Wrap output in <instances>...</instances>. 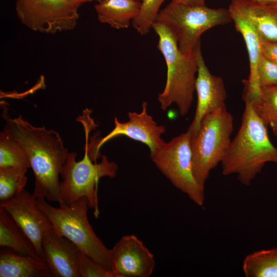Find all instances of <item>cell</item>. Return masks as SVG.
<instances>
[{"label": "cell", "instance_id": "23", "mask_svg": "<svg viewBox=\"0 0 277 277\" xmlns=\"http://www.w3.org/2000/svg\"><path fill=\"white\" fill-rule=\"evenodd\" d=\"M27 170L13 168H0V201L3 202L20 193L27 182Z\"/></svg>", "mask_w": 277, "mask_h": 277}, {"label": "cell", "instance_id": "15", "mask_svg": "<svg viewBox=\"0 0 277 277\" xmlns=\"http://www.w3.org/2000/svg\"><path fill=\"white\" fill-rule=\"evenodd\" d=\"M235 28L243 36L249 60L250 74L245 81L243 98L252 100L260 95L258 67L261 56V39L255 29L236 0H232L228 8Z\"/></svg>", "mask_w": 277, "mask_h": 277}, {"label": "cell", "instance_id": "6", "mask_svg": "<svg viewBox=\"0 0 277 277\" xmlns=\"http://www.w3.org/2000/svg\"><path fill=\"white\" fill-rule=\"evenodd\" d=\"M232 21L228 9L192 6L171 1L160 10L155 22L167 26L175 36L180 51H194L201 35L214 27Z\"/></svg>", "mask_w": 277, "mask_h": 277}, {"label": "cell", "instance_id": "16", "mask_svg": "<svg viewBox=\"0 0 277 277\" xmlns=\"http://www.w3.org/2000/svg\"><path fill=\"white\" fill-rule=\"evenodd\" d=\"M0 251V277H53L42 259L23 255L7 248Z\"/></svg>", "mask_w": 277, "mask_h": 277}, {"label": "cell", "instance_id": "30", "mask_svg": "<svg viewBox=\"0 0 277 277\" xmlns=\"http://www.w3.org/2000/svg\"><path fill=\"white\" fill-rule=\"evenodd\" d=\"M69 1L77 4L78 5L80 6L84 3L91 2L95 0H69Z\"/></svg>", "mask_w": 277, "mask_h": 277}, {"label": "cell", "instance_id": "14", "mask_svg": "<svg viewBox=\"0 0 277 277\" xmlns=\"http://www.w3.org/2000/svg\"><path fill=\"white\" fill-rule=\"evenodd\" d=\"M77 247L54 228L45 235L42 242V258L53 277H80Z\"/></svg>", "mask_w": 277, "mask_h": 277}, {"label": "cell", "instance_id": "17", "mask_svg": "<svg viewBox=\"0 0 277 277\" xmlns=\"http://www.w3.org/2000/svg\"><path fill=\"white\" fill-rule=\"evenodd\" d=\"M141 5V2L136 0H103L97 2L94 8L100 22L120 29L129 26Z\"/></svg>", "mask_w": 277, "mask_h": 277}, {"label": "cell", "instance_id": "20", "mask_svg": "<svg viewBox=\"0 0 277 277\" xmlns=\"http://www.w3.org/2000/svg\"><path fill=\"white\" fill-rule=\"evenodd\" d=\"M242 269L246 277H277V247L248 254Z\"/></svg>", "mask_w": 277, "mask_h": 277}, {"label": "cell", "instance_id": "3", "mask_svg": "<svg viewBox=\"0 0 277 277\" xmlns=\"http://www.w3.org/2000/svg\"><path fill=\"white\" fill-rule=\"evenodd\" d=\"M152 29L158 36L157 48L167 66L166 84L158 96L161 108L165 110L175 104L179 114L185 115L191 106L195 91L198 70L196 50L190 53H182L173 33L161 23L155 22Z\"/></svg>", "mask_w": 277, "mask_h": 277}, {"label": "cell", "instance_id": "18", "mask_svg": "<svg viewBox=\"0 0 277 277\" xmlns=\"http://www.w3.org/2000/svg\"><path fill=\"white\" fill-rule=\"evenodd\" d=\"M250 21L261 40L277 42V8L236 0Z\"/></svg>", "mask_w": 277, "mask_h": 277}, {"label": "cell", "instance_id": "19", "mask_svg": "<svg viewBox=\"0 0 277 277\" xmlns=\"http://www.w3.org/2000/svg\"><path fill=\"white\" fill-rule=\"evenodd\" d=\"M0 246L23 255L42 259L29 239L8 212L1 206Z\"/></svg>", "mask_w": 277, "mask_h": 277}, {"label": "cell", "instance_id": "11", "mask_svg": "<svg viewBox=\"0 0 277 277\" xmlns=\"http://www.w3.org/2000/svg\"><path fill=\"white\" fill-rule=\"evenodd\" d=\"M114 277H149L155 267L153 254L134 234L122 236L110 249Z\"/></svg>", "mask_w": 277, "mask_h": 277}, {"label": "cell", "instance_id": "10", "mask_svg": "<svg viewBox=\"0 0 277 277\" xmlns=\"http://www.w3.org/2000/svg\"><path fill=\"white\" fill-rule=\"evenodd\" d=\"M0 206L8 212L42 258L43 238L53 227L46 214L37 206L33 194L24 189L13 197L1 202Z\"/></svg>", "mask_w": 277, "mask_h": 277}, {"label": "cell", "instance_id": "26", "mask_svg": "<svg viewBox=\"0 0 277 277\" xmlns=\"http://www.w3.org/2000/svg\"><path fill=\"white\" fill-rule=\"evenodd\" d=\"M258 78L260 88L277 85V64L262 54L258 67Z\"/></svg>", "mask_w": 277, "mask_h": 277}, {"label": "cell", "instance_id": "2", "mask_svg": "<svg viewBox=\"0 0 277 277\" xmlns=\"http://www.w3.org/2000/svg\"><path fill=\"white\" fill-rule=\"evenodd\" d=\"M245 109L240 129L221 162L224 175L235 174L242 184L249 186L266 163L277 164V147L268 136L267 127L244 100Z\"/></svg>", "mask_w": 277, "mask_h": 277}, {"label": "cell", "instance_id": "32", "mask_svg": "<svg viewBox=\"0 0 277 277\" xmlns=\"http://www.w3.org/2000/svg\"><path fill=\"white\" fill-rule=\"evenodd\" d=\"M270 6H272V7H275V8H277V4H275V5H271Z\"/></svg>", "mask_w": 277, "mask_h": 277}, {"label": "cell", "instance_id": "21", "mask_svg": "<svg viewBox=\"0 0 277 277\" xmlns=\"http://www.w3.org/2000/svg\"><path fill=\"white\" fill-rule=\"evenodd\" d=\"M27 170L31 168L28 155L21 144L5 129L0 133V168Z\"/></svg>", "mask_w": 277, "mask_h": 277}, {"label": "cell", "instance_id": "33", "mask_svg": "<svg viewBox=\"0 0 277 277\" xmlns=\"http://www.w3.org/2000/svg\"><path fill=\"white\" fill-rule=\"evenodd\" d=\"M95 1H96L97 2H100L103 0H95Z\"/></svg>", "mask_w": 277, "mask_h": 277}, {"label": "cell", "instance_id": "28", "mask_svg": "<svg viewBox=\"0 0 277 277\" xmlns=\"http://www.w3.org/2000/svg\"><path fill=\"white\" fill-rule=\"evenodd\" d=\"M172 1L192 6H202L205 5V0H172Z\"/></svg>", "mask_w": 277, "mask_h": 277}, {"label": "cell", "instance_id": "9", "mask_svg": "<svg viewBox=\"0 0 277 277\" xmlns=\"http://www.w3.org/2000/svg\"><path fill=\"white\" fill-rule=\"evenodd\" d=\"M77 4L69 0H16L21 23L34 31L55 34L71 30L79 19Z\"/></svg>", "mask_w": 277, "mask_h": 277}, {"label": "cell", "instance_id": "27", "mask_svg": "<svg viewBox=\"0 0 277 277\" xmlns=\"http://www.w3.org/2000/svg\"><path fill=\"white\" fill-rule=\"evenodd\" d=\"M261 54L277 64V42L261 40Z\"/></svg>", "mask_w": 277, "mask_h": 277}, {"label": "cell", "instance_id": "24", "mask_svg": "<svg viewBox=\"0 0 277 277\" xmlns=\"http://www.w3.org/2000/svg\"><path fill=\"white\" fill-rule=\"evenodd\" d=\"M165 0H142L137 16L132 20V25L141 35L147 34L152 28L160 12V8Z\"/></svg>", "mask_w": 277, "mask_h": 277}, {"label": "cell", "instance_id": "7", "mask_svg": "<svg viewBox=\"0 0 277 277\" xmlns=\"http://www.w3.org/2000/svg\"><path fill=\"white\" fill-rule=\"evenodd\" d=\"M86 138L85 152L81 161H76V153H68L63 167V180L60 182L59 189L62 201L67 203L86 197L89 208L94 210L97 218L100 213L96 189L98 181L103 177H115L118 166L105 155H102L100 162L94 161L89 152L87 135Z\"/></svg>", "mask_w": 277, "mask_h": 277}, {"label": "cell", "instance_id": "22", "mask_svg": "<svg viewBox=\"0 0 277 277\" xmlns=\"http://www.w3.org/2000/svg\"><path fill=\"white\" fill-rule=\"evenodd\" d=\"M249 101L258 116L266 126L277 123V85L260 88L259 96Z\"/></svg>", "mask_w": 277, "mask_h": 277}, {"label": "cell", "instance_id": "5", "mask_svg": "<svg viewBox=\"0 0 277 277\" xmlns=\"http://www.w3.org/2000/svg\"><path fill=\"white\" fill-rule=\"evenodd\" d=\"M233 117L226 104L202 119L196 133L191 136L193 173L204 186L210 172L222 161L231 142Z\"/></svg>", "mask_w": 277, "mask_h": 277}, {"label": "cell", "instance_id": "31", "mask_svg": "<svg viewBox=\"0 0 277 277\" xmlns=\"http://www.w3.org/2000/svg\"><path fill=\"white\" fill-rule=\"evenodd\" d=\"M274 135L277 137V123L273 124L270 126Z\"/></svg>", "mask_w": 277, "mask_h": 277}, {"label": "cell", "instance_id": "13", "mask_svg": "<svg viewBox=\"0 0 277 277\" xmlns=\"http://www.w3.org/2000/svg\"><path fill=\"white\" fill-rule=\"evenodd\" d=\"M147 108V103L144 102L140 113H128L129 120L126 122H121L115 117L114 128L105 136L97 141L96 150L98 152L107 142L122 135L145 144L150 153L161 148L166 143L161 137L166 132V128L163 125H159L153 120L148 114Z\"/></svg>", "mask_w": 277, "mask_h": 277}, {"label": "cell", "instance_id": "34", "mask_svg": "<svg viewBox=\"0 0 277 277\" xmlns=\"http://www.w3.org/2000/svg\"><path fill=\"white\" fill-rule=\"evenodd\" d=\"M136 1H141V2L142 0H136Z\"/></svg>", "mask_w": 277, "mask_h": 277}, {"label": "cell", "instance_id": "12", "mask_svg": "<svg viewBox=\"0 0 277 277\" xmlns=\"http://www.w3.org/2000/svg\"><path fill=\"white\" fill-rule=\"evenodd\" d=\"M198 70L195 83L197 105L193 119L187 132L192 136L197 131L201 121L207 114L225 105L227 92L222 77L212 74L202 55L201 44L196 48Z\"/></svg>", "mask_w": 277, "mask_h": 277}, {"label": "cell", "instance_id": "25", "mask_svg": "<svg viewBox=\"0 0 277 277\" xmlns=\"http://www.w3.org/2000/svg\"><path fill=\"white\" fill-rule=\"evenodd\" d=\"M78 268L80 277H114L105 268L77 247Z\"/></svg>", "mask_w": 277, "mask_h": 277}, {"label": "cell", "instance_id": "29", "mask_svg": "<svg viewBox=\"0 0 277 277\" xmlns=\"http://www.w3.org/2000/svg\"><path fill=\"white\" fill-rule=\"evenodd\" d=\"M246 2L264 5L271 6L277 4V0H244Z\"/></svg>", "mask_w": 277, "mask_h": 277}, {"label": "cell", "instance_id": "4", "mask_svg": "<svg viewBox=\"0 0 277 277\" xmlns=\"http://www.w3.org/2000/svg\"><path fill=\"white\" fill-rule=\"evenodd\" d=\"M36 203L48 216L56 232L112 272L110 249L96 235L89 223L87 215L89 206L86 197L71 203L61 201L58 203L59 207L50 205L42 197L36 198Z\"/></svg>", "mask_w": 277, "mask_h": 277}, {"label": "cell", "instance_id": "8", "mask_svg": "<svg viewBox=\"0 0 277 277\" xmlns=\"http://www.w3.org/2000/svg\"><path fill=\"white\" fill-rule=\"evenodd\" d=\"M191 136L187 131L150 153L151 161L177 189L199 206L205 202V187L199 183L193 170Z\"/></svg>", "mask_w": 277, "mask_h": 277}, {"label": "cell", "instance_id": "1", "mask_svg": "<svg viewBox=\"0 0 277 277\" xmlns=\"http://www.w3.org/2000/svg\"><path fill=\"white\" fill-rule=\"evenodd\" d=\"M4 114V129L25 150L35 177L33 195L50 202L62 201L59 175L67 160L68 151L60 134L44 126L32 125L21 115L12 118Z\"/></svg>", "mask_w": 277, "mask_h": 277}]
</instances>
